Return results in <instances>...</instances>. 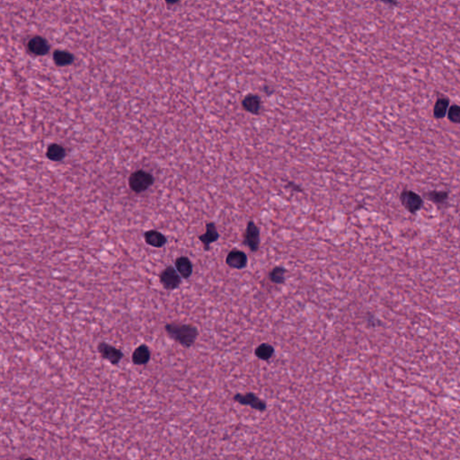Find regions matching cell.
Instances as JSON below:
<instances>
[{
    "mask_svg": "<svg viewBox=\"0 0 460 460\" xmlns=\"http://www.w3.org/2000/svg\"><path fill=\"white\" fill-rule=\"evenodd\" d=\"M129 185L133 192L140 194L147 191L153 185V177L147 172L139 170L131 176Z\"/></svg>",
    "mask_w": 460,
    "mask_h": 460,
    "instance_id": "cell-3",
    "label": "cell"
},
{
    "mask_svg": "<svg viewBox=\"0 0 460 460\" xmlns=\"http://www.w3.org/2000/svg\"><path fill=\"white\" fill-rule=\"evenodd\" d=\"M165 331L168 336L185 348L193 346L199 335L197 328L189 324L168 323L165 326Z\"/></svg>",
    "mask_w": 460,
    "mask_h": 460,
    "instance_id": "cell-1",
    "label": "cell"
},
{
    "mask_svg": "<svg viewBox=\"0 0 460 460\" xmlns=\"http://www.w3.org/2000/svg\"><path fill=\"white\" fill-rule=\"evenodd\" d=\"M144 241L150 247L161 248L166 246L167 238L160 231L156 229H150L144 233Z\"/></svg>",
    "mask_w": 460,
    "mask_h": 460,
    "instance_id": "cell-10",
    "label": "cell"
},
{
    "mask_svg": "<svg viewBox=\"0 0 460 460\" xmlns=\"http://www.w3.org/2000/svg\"><path fill=\"white\" fill-rule=\"evenodd\" d=\"M286 273L287 270L285 268L277 266L269 272V280L275 284H283L286 280Z\"/></svg>",
    "mask_w": 460,
    "mask_h": 460,
    "instance_id": "cell-16",
    "label": "cell"
},
{
    "mask_svg": "<svg viewBox=\"0 0 460 460\" xmlns=\"http://www.w3.org/2000/svg\"><path fill=\"white\" fill-rule=\"evenodd\" d=\"M199 241L203 246L205 251H209L211 244L217 242L219 238L218 228L214 222L206 223V230L202 235L198 237Z\"/></svg>",
    "mask_w": 460,
    "mask_h": 460,
    "instance_id": "cell-9",
    "label": "cell"
},
{
    "mask_svg": "<svg viewBox=\"0 0 460 460\" xmlns=\"http://www.w3.org/2000/svg\"><path fill=\"white\" fill-rule=\"evenodd\" d=\"M131 360L135 365H146L151 360L150 349L146 344H140L133 351Z\"/></svg>",
    "mask_w": 460,
    "mask_h": 460,
    "instance_id": "cell-11",
    "label": "cell"
},
{
    "mask_svg": "<svg viewBox=\"0 0 460 460\" xmlns=\"http://www.w3.org/2000/svg\"><path fill=\"white\" fill-rule=\"evenodd\" d=\"M226 263L228 267L232 269H244L247 267L248 263L247 254L238 249H233L228 253V256L226 257Z\"/></svg>",
    "mask_w": 460,
    "mask_h": 460,
    "instance_id": "cell-8",
    "label": "cell"
},
{
    "mask_svg": "<svg viewBox=\"0 0 460 460\" xmlns=\"http://www.w3.org/2000/svg\"><path fill=\"white\" fill-rule=\"evenodd\" d=\"M401 202L403 207L411 213H415L422 207V197L413 191L405 190L400 195Z\"/></svg>",
    "mask_w": 460,
    "mask_h": 460,
    "instance_id": "cell-6",
    "label": "cell"
},
{
    "mask_svg": "<svg viewBox=\"0 0 460 460\" xmlns=\"http://www.w3.org/2000/svg\"><path fill=\"white\" fill-rule=\"evenodd\" d=\"M159 282L166 290H174L177 289L182 283V278L177 272L176 267L173 265L166 266L158 274Z\"/></svg>",
    "mask_w": 460,
    "mask_h": 460,
    "instance_id": "cell-2",
    "label": "cell"
},
{
    "mask_svg": "<svg viewBox=\"0 0 460 460\" xmlns=\"http://www.w3.org/2000/svg\"><path fill=\"white\" fill-rule=\"evenodd\" d=\"M244 109L252 114H258L262 109V100L258 95H248L244 98L242 103Z\"/></svg>",
    "mask_w": 460,
    "mask_h": 460,
    "instance_id": "cell-14",
    "label": "cell"
},
{
    "mask_svg": "<svg viewBox=\"0 0 460 460\" xmlns=\"http://www.w3.org/2000/svg\"><path fill=\"white\" fill-rule=\"evenodd\" d=\"M34 460V459H33V458H26V459H25V460Z\"/></svg>",
    "mask_w": 460,
    "mask_h": 460,
    "instance_id": "cell-22",
    "label": "cell"
},
{
    "mask_svg": "<svg viewBox=\"0 0 460 460\" xmlns=\"http://www.w3.org/2000/svg\"><path fill=\"white\" fill-rule=\"evenodd\" d=\"M244 244L251 252H256L260 248V229L254 221H248L244 234Z\"/></svg>",
    "mask_w": 460,
    "mask_h": 460,
    "instance_id": "cell-5",
    "label": "cell"
},
{
    "mask_svg": "<svg viewBox=\"0 0 460 460\" xmlns=\"http://www.w3.org/2000/svg\"><path fill=\"white\" fill-rule=\"evenodd\" d=\"M175 267L177 272L180 274L181 278L185 280L189 279L194 271L193 263L187 257H177L175 260Z\"/></svg>",
    "mask_w": 460,
    "mask_h": 460,
    "instance_id": "cell-12",
    "label": "cell"
},
{
    "mask_svg": "<svg viewBox=\"0 0 460 460\" xmlns=\"http://www.w3.org/2000/svg\"><path fill=\"white\" fill-rule=\"evenodd\" d=\"M53 59L57 65L64 66V65L69 64L72 62L73 57L71 54L67 52H56L54 53Z\"/></svg>",
    "mask_w": 460,
    "mask_h": 460,
    "instance_id": "cell-19",
    "label": "cell"
},
{
    "mask_svg": "<svg viewBox=\"0 0 460 460\" xmlns=\"http://www.w3.org/2000/svg\"><path fill=\"white\" fill-rule=\"evenodd\" d=\"M234 400L243 405H249L258 411H264L266 409V402L264 400L258 397L257 394L253 393L247 394H237L234 396Z\"/></svg>",
    "mask_w": 460,
    "mask_h": 460,
    "instance_id": "cell-7",
    "label": "cell"
},
{
    "mask_svg": "<svg viewBox=\"0 0 460 460\" xmlns=\"http://www.w3.org/2000/svg\"><path fill=\"white\" fill-rule=\"evenodd\" d=\"M450 105V101L447 98H440L437 100L433 108V115L436 119L444 118Z\"/></svg>",
    "mask_w": 460,
    "mask_h": 460,
    "instance_id": "cell-17",
    "label": "cell"
},
{
    "mask_svg": "<svg viewBox=\"0 0 460 460\" xmlns=\"http://www.w3.org/2000/svg\"><path fill=\"white\" fill-rule=\"evenodd\" d=\"M47 156L51 160L58 161L62 160L65 156V149L57 144L50 146L48 148Z\"/></svg>",
    "mask_w": 460,
    "mask_h": 460,
    "instance_id": "cell-18",
    "label": "cell"
},
{
    "mask_svg": "<svg viewBox=\"0 0 460 460\" xmlns=\"http://www.w3.org/2000/svg\"><path fill=\"white\" fill-rule=\"evenodd\" d=\"M427 195L429 199L438 204L444 203L448 199V196H449L447 192H438V191L431 192Z\"/></svg>",
    "mask_w": 460,
    "mask_h": 460,
    "instance_id": "cell-20",
    "label": "cell"
},
{
    "mask_svg": "<svg viewBox=\"0 0 460 460\" xmlns=\"http://www.w3.org/2000/svg\"><path fill=\"white\" fill-rule=\"evenodd\" d=\"M97 351L100 356L109 361L112 365H118L124 358V352L118 348L110 344L105 341H101L97 344Z\"/></svg>",
    "mask_w": 460,
    "mask_h": 460,
    "instance_id": "cell-4",
    "label": "cell"
},
{
    "mask_svg": "<svg viewBox=\"0 0 460 460\" xmlns=\"http://www.w3.org/2000/svg\"><path fill=\"white\" fill-rule=\"evenodd\" d=\"M28 50L34 55H44L49 51V44L42 37H33L29 41Z\"/></svg>",
    "mask_w": 460,
    "mask_h": 460,
    "instance_id": "cell-13",
    "label": "cell"
},
{
    "mask_svg": "<svg viewBox=\"0 0 460 460\" xmlns=\"http://www.w3.org/2000/svg\"><path fill=\"white\" fill-rule=\"evenodd\" d=\"M448 118L454 124H460V105H454L450 107L448 112Z\"/></svg>",
    "mask_w": 460,
    "mask_h": 460,
    "instance_id": "cell-21",
    "label": "cell"
},
{
    "mask_svg": "<svg viewBox=\"0 0 460 460\" xmlns=\"http://www.w3.org/2000/svg\"><path fill=\"white\" fill-rule=\"evenodd\" d=\"M275 353V349L270 343L263 342L257 347L255 351V354L258 359L262 361H269Z\"/></svg>",
    "mask_w": 460,
    "mask_h": 460,
    "instance_id": "cell-15",
    "label": "cell"
}]
</instances>
